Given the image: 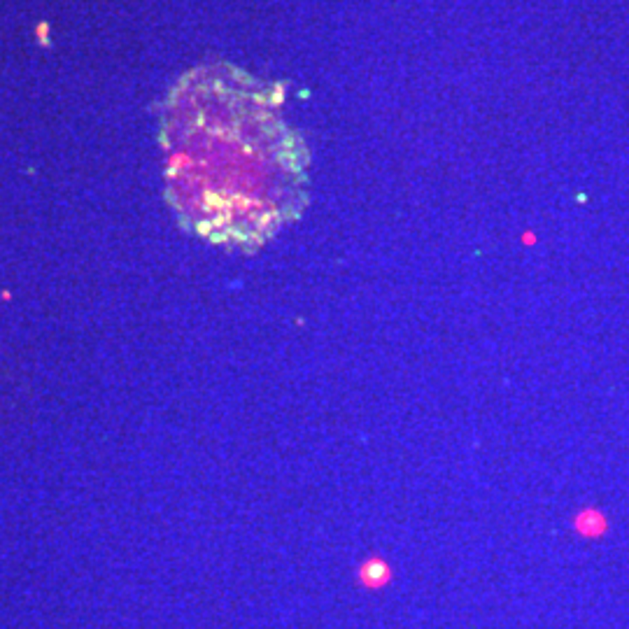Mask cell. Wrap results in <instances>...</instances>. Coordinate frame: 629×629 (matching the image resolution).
Here are the masks:
<instances>
[{"label":"cell","instance_id":"1","mask_svg":"<svg viewBox=\"0 0 629 629\" xmlns=\"http://www.w3.org/2000/svg\"><path fill=\"white\" fill-rule=\"evenodd\" d=\"M280 89L231 65L191 70L170 91L161 143L166 196L186 231L257 250L308 203V150Z\"/></svg>","mask_w":629,"mask_h":629}]
</instances>
